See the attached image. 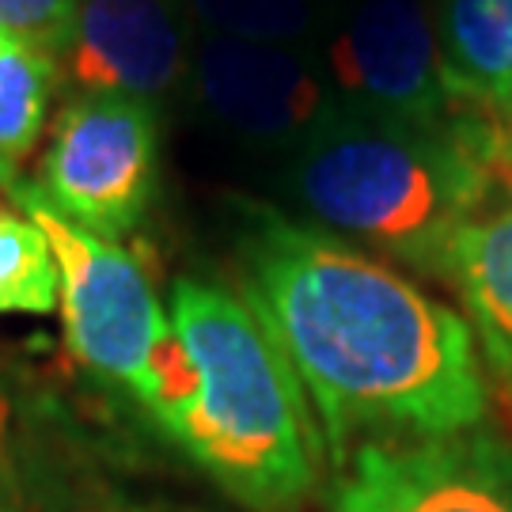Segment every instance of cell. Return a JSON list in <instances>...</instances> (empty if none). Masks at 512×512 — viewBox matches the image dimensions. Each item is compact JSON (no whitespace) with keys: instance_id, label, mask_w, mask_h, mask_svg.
I'll list each match as a JSON object with an SVG mask.
<instances>
[{"instance_id":"obj_1","label":"cell","mask_w":512,"mask_h":512,"mask_svg":"<svg viewBox=\"0 0 512 512\" xmlns=\"http://www.w3.org/2000/svg\"><path fill=\"white\" fill-rule=\"evenodd\" d=\"M243 304L315 414L330 467L365 440L452 437L486 418L471 323L365 247L236 198Z\"/></svg>"},{"instance_id":"obj_2","label":"cell","mask_w":512,"mask_h":512,"mask_svg":"<svg viewBox=\"0 0 512 512\" xmlns=\"http://www.w3.org/2000/svg\"><path fill=\"white\" fill-rule=\"evenodd\" d=\"M167 319L152 421L239 505L296 509L315 486L319 433L274 338L243 296L198 277L171 285Z\"/></svg>"},{"instance_id":"obj_3","label":"cell","mask_w":512,"mask_h":512,"mask_svg":"<svg viewBox=\"0 0 512 512\" xmlns=\"http://www.w3.org/2000/svg\"><path fill=\"white\" fill-rule=\"evenodd\" d=\"M497 129L471 118L403 126L334 107L289 156V194L315 228L444 277L452 239L486 202Z\"/></svg>"},{"instance_id":"obj_4","label":"cell","mask_w":512,"mask_h":512,"mask_svg":"<svg viewBox=\"0 0 512 512\" xmlns=\"http://www.w3.org/2000/svg\"><path fill=\"white\" fill-rule=\"evenodd\" d=\"M23 217L35 220L61 274L65 342L80 365L110 384L126 387L145 406L156 368L171 342V319L148 270L122 243L99 239L61 217L23 175L4 186Z\"/></svg>"},{"instance_id":"obj_5","label":"cell","mask_w":512,"mask_h":512,"mask_svg":"<svg viewBox=\"0 0 512 512\" xmlns=\"http://www.w3.org/2000/svg\"><path fill=\"white\" fill-rule=\"evenodd\" d=\"M160 183L156 107L126 95H69L35 186L61 217L99 239L141 228Z\"/></svg>"},{"instance_id":"obj_6","label":"cell","mask_w":512,"mask_h":512,"mask_svg":"<svg viewBox=\"0 0 512 512\" xmlns=\"http://www.w3.org/2000/svg\"><path fill=\"white\" fill-rule=\"evenodd\" d=\"M323 35L319 65L334 107L403 126L456 122L425 0H349Z\"/></svg>"},{"instance_id":"obj_7","label":"cell","mask_w":512,"mask_h":512,"mask_svg":"<svg viewBox=\"0 0 512 512\" xmlns=\"http://www.w3.org/2000/svg\"><path fill=\"white\" fill-rule=\"evenodd\" d=\"M330 512H512V440L482 425L452 437L365 440L334 467Z\"/></svg>"},{"instance_id":"obj_8","label":"cell","mask_w":512,"mask_h":512,"mask_svg":"<svg viewBox=\"0 0 512 512\" xmlns=\"http://www.w3.org/2000/svg\"><path fill=\"white\" fill-rule=\"evenodd\" d=\"M190 73L209 118L251 148L293 156L334 110L327 73L311 50L202 35Z\"/></svg>"},{"instance_id":"obj_9","label":"cell","mask_w":512,"mask_h":512,"mask_svg":"<svg viewBox=\"0 0 512 512\" xmlns=\"http://www.w3.org/2000/svg\"><path fill=\"white\" fill-rule=\"evenodd\" d=\"M61 80L73 95L160 103L186 73V23L175 0H76Z\"/></svg>"},{"instance_id":"obj_10","label":"cell","mask_w":512,"mask_h":512,"mask_svg":"<svg viewBox=\"0 0 512 512\" xmlns=\"http://www.w3.org/2000/svg\"><path fill=\"white\" fill-rule=\"evenodd\" d=\"M444 281L456 285L486 365L512 395V213L463 224L444 258Z\"/></svg>"},{"instance_id":"obj_11","label":"cell","mask_w":512,"mask_h":512,"mask_svg":"<svg viewBox=\"0 0 512 512\" xmlns=\"http://www.w3.org/2000/svg\"><path fill=\"white\" fill-rule=\"evenodd\" d=\"M433 27L452 95L512 122V0H437Z\"/></svg>"},{"instance_id":"obj_12","label":"cell","mask_w":512,"mask_h":512,"mask_svg":"<svg viewBox=\"0 0 512 512\" xmlns=\"http://www.w3.org/2000/svg\"><path fill=\"white\" fill-rule=\"evenodd\" d=\"M61 84L57 54L0 27V186L23 175Z\"/></svg>"},{"instance_id":"obj_13","label":"cell","mask_w":512,"mask_h":512,"mask_svg":"<svg viewBox=\"0 0 512 512\" xmlns=\"http://www.w3.org/2000/svg\"><path fill=\"white\" fill-rule=\"evenodd\" d=\"M50 471L35 410L0 380V512H50L61 494L46 482Z\"/></svg>"},{"instance_id":"obj_14","label":"cell","mask_w":512,"mask_h":512,"mask_svg":"<svg viewBox=\"0 0 512 512\" xmlns=\"http://www.w3.org/2000/svg\"><path fill=\"white\" fill-rule=\"evenodd\" d=\"M202 35L311 50L323 35L319 0H186Z\"/></svg>"},{"instance_id":"obj_15","label":"cell","mask_w":512,"mask_h":512,"mask_svg":"<svg viewBox=\"0 0 512 512\" xmlns=\"http://www.w3.org/2000/svg\"><path fill=\"white\" fill-rule=\"evenodd\" d=\"M61 274L35 220L0 213V315H50Z\"/></svg>"},{"instance_id":"obj_16","label":"cell","mask_w":512,"mask_h":512,"mask_svg":"<svg viewBox=\"0 0 512 512\" xmlns=\"http://www.w3.org/2000/svg\"><path fill=\"white\" fill-rule=\"evenodd\" d=\"M76 0H0V27L31 38L61 57L73 31ZM61 65V61H57Z\"/></svg>"},{"instance_id":"obj_17","label":"cell","mask_w":512,"mask_h":512,"mask_svg":"<svg viewBox=\"0 0 512 512\" xmlns=\"http://www.w3.org/2000/svg\"><path fill=\"white\" fill-rule=\"evenodd\" d=\"M490 171H494V179H501V186L512 194V122H505V126L497 129Z\"/></svg>"}]
</instances>
